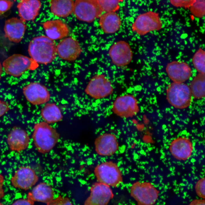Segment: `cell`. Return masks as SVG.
<instances>
[{
  "instance_id": "2e32d148",
  "label": "cell",
  "mask_w": 205,
  "mask_h": 205,
  "mask_svg": "<svg viewBox=\"0 0 205 205\" xmlns=\"http://www.w3.org/2000/svg\"><path fill=\"white\" fill-rule=\"evenodd\" d=\"M26 28V25L20 19L15 17L9 19L5 23V36L11 42L19 43L23 38Z\"/></svg>"
},
{
  "instance_id": "1f68e13d",
  "label": "cell",
  "mask_w": 205,
  "mask_h": 205,
  "mask_svg": "<svg viewBox=\"0 0 205 205\" xmlns=\"http://www.w3.org/2000/svg\"><path fill=\"white\" fill-rule=\"evenodd\" d=\"M47 205H73L69 198L60 195L47 204Z\"/></svg>"
},
{
  "instance_id": "4dcf8cb0",
  "label": "cell",
  "mask_w": 205,
  "mask_h": 205,
  "mask_svg": "<svg viewBox=\"0 0 205 205\" xmlns=\"http://www.w3.org/2000/svg\"><path fill=\"white\" fill-rule=\"evenodd\" d=\"M195 188L198 196L201 198H205V177L198 180L195 184Z\"/></svg>"
},
{
  "instance_id": "8fae6325",
  "label": "cell",
  "mask_w": 205,
  "mask_h": 205,
  "mask_svg": "<svg viewBox=\"0 0 205 205\" xmlns=\"http://www.w3.org/2000/svg\"><path fill=\"white\" fill-rule=\"evenodd\" d=\"M89 196L84 205H107L114 197L110 186L101 183H97L91 187Z\"/></svg>"
},
{
  "instance_id": "3957f363",
  "label": "cell",
  "mask_w": 205,
  "mask_h": 205,
  "mask_svg": "<svg viewBox=\"0 0 205 205\" xmlns=\"http://www.w3.org/2000/svg\"><path fill=\"white\" fill-rule=\"evenodd\" d=\"M2 65L7 74L15 77L20 76L28 70H34L38 66V63L31 58L19 54L8 57Z\"/></svg>"
},
{
  "instance_id": "d6986e66",
  "label": "cell",
  "mask_w": 205,
  "mask_h": 205,
  "mask_svg": "<svg viewBox=\"0 0 205 205\" xmlns=\"http://www.w3.org/2000/svg\"><path fill=\"white\" fill-rule=\"evenodd\" d=\"M95 144L96 151L101 155H111L118 148L116 138L111 134L106 133L100 135L96 139Z\"/></svg>"
},
{
  "instance_id": "f35d334b",
  "label": "cell",
  "mask_w": 205,
  "mask_h": 205,
  "mask_svg": "<svg viewBox=\"0 0 205 205\" xmlns=\"http://www.w3.org/2000/svg\"><path fill=\"white\" fill-rule=\"evenodd\" d=\"M3 71L2 67L1 64L0 62V79L1 78V75Z\"/></svg>"
},
{
  "instance_id": "30bf717a",
  "label": "cell",
  "mask_w": 205,
  "mask_h": 205,
  "mask_svg": "<svg viewBox=\"0 0 205 205\" xmlns=\"http://www.w3.org/2000/svg\"><path fill=\"white\" fill-rule=\"evenodd\" d=\"M112 108L114 113L124 118L132 116L139 111L137 100L130 95L122 96L117 98L114 101Z\"/></svg>"
},
{
  "instance_id": "ab89813d",
  "label": "cell",
  "mask_w": 205,
  "mask_h": 205,
  "mask_svg": "<svg viewBox=\"0 0 205 205\" xmlns=\"http://www.w3.org/2000/svg\"><path fill=\"white\" fill-rule=\"evenodd\" d=\"M0 205H3V204H2L1 203H0Z\"/></svg>"
},
{
  "instance_id": "e575fe53",
  "label": "cell",
  "mask_w": 205,
  "mask_h": 205,
  "mask_svg": "<svg viewBox=\"0 0 205 205\" xmlns=\"http://www.w3.org/2000/svg\"><path fill=\"white\" fill-rule=\"evenodd\" d=\"M9 109V104L5 101L0 100V117L7 112Z\"/></svg>"
},
{
  "instance_id": "60d3db41",
  "label": "cell",
  "mask_w": 205,
  "mask_h": 205,
  "mask_svg": "<svg viewBox=\"0 0 205 205\" xmlns=\"http://www.w3.org/2000/svg\"><path fill=\"white\" fill-rule=\"evenodd\" d=\"M13 0L14 1H15L16 0Z\"/></svg>"
},
{
  "instance_id": "e0dca14e",
  "label": "cell",
  "mask_w": 205,
  "mask_h": 205,
  "mask_svg": "<svg viewBox=\"0 0 205 205\" xmlns=\"http://www.w3.org/2000/svg\"><path fill=\"white\" fill-rule=\"evenodd\" d=\"M169 150L171 154L177 159L185 160L191 155L193 150L192 143L189 138L179 137L171 142Z\"/></svg>"
},
{
  "instance_id": "8992f818",
  "label": "cell",
  "mask_w": 205,
  "mask_h": 205,
  "mask_svg": "<svg viewBox=\"0 0 205 205\" xmlns=\"http://www.w3.org/2000/svg\"><path fill=\"white\" fill-rule=\"evenodd\" d=\"M94 173L98 182L117 187L122 182L121 172L117 165L112 161H106L97 166Z\"/></svg>"
},
{
  "instance_id": "836d02e7",
  "label": "cell",
  "mask_w": 205,
  "mask_h": 205,
  "mask_svg": "<svg viewBox=\"0 0 205 205\" xmlns=\"http://www.w3.org/2000/svg\"><path fill=\"white\" fill-rule=\"evenodd\" d=\"M14 2L11 0H0V15L9 10L12 7Z\"/></svg>"
},
{
  "instance_id": "cb8c5ba5",
  "label": "cell",
  "mask_w": 205,
  "mask_h": 205,
  "mask_svg": "<svg viewBox=\"0 0 205 205\" xmlns=\"http://www.w3.org/2000/svg\"><path fill=\"white\" fill-rule=\"evenodd\" d=\"M99 24L105 33L111 34L119 29L121 21L119 16L115 12H105L100 17Z\"/></svg>"
},
{
  "instance_id": "d4e9b609",
  "label": "cell",
  "mask_w": 205,
  "mask_h": 205,
  "mask_svg": "<svg viewBox=\"0 0 205 205\" xmlns=\"http://www.w3.org/2000/svg\"><path fill=\"white\" fill-rule=\"evenodd\" d=\"M74 2L73 0H50L51 11L57 16L65 17L73 12Z\"/></svg>"
},
{
  "instance_id": "83f0119b",
  "label": "cell",
  "mask_w": 205,
  "mask_h": 205,
  "mask_svg": "<svg viewBox=\"0 0 205 205\" xmlns=\"http://www.w3.org/2000/svg\"><path fill=\"white\" fill-rule=\"evenodd\" d=\"M192 62L198 72L205 74V50L199 48L194 55Z\"/></svg>"
},
{
  "instance_id": "d590c367",
  "label": "cell",
  "mask_w": 205,
  "mask_h": 205,
  "mask_svg": "<svg viewBox=\"0 0 205 205\" xmlns=\"http://www.w3.org/2000/svg\"><path fill=\"white\" fill-rule=\"evenodd\" d=\"M12 205H34V203L28 200L27 199L18 200L14 202Z\"/></svg>"
},
{
  "instance_id": "7402d4cb",
  "label": "cell",
  "mask_w": 205,
  "mask_h": 205,
  "mask_svg": "<svg viewBox=\"0 0 205 205\" xmlns=\"http://www.w3.org/2000/svg\"><path fill=\"white\" fill-rule=\"evenodd\" d=\"M43 26L47 36L53 40L65 37L69 32L67 25L59 20L47 21L43 23Z\"/></svg>"
},
{
  "instance_id": "6da1fadb",
  "label": "cell",
  "mask_w": 205,
  "mask_h": 205,
  "mask_svg": "<svg viewBox=\"0 0 205 205\" xmlns=\"http://www.w3.org/2000/svg\"><path fill=\"white\" fill-rule=\"evenodd\" d=\"M28 51L31 58L38 64H47L51 63L57 54L56 46L54 40L45 36L33 38L29 44Z\"/></svg>"
},
{
  "instance_id": "7c38bea8",
  "label": "cell",
  "mask_w": 205,
  "mask_h": 205,
  "mask_svg": "<svg viewBox=\"0 0 205 205\" xmlns=\"http://www.w3.org/2000/svg\"><path fill=\"white\" fill-rule=\"evenodd\" d=\"M38 177L34 170L28 167H20L15 172L11 183L15 187L26 190L38 181Z\"/></svg>"
},
{
  "instance_id": "ac0fdd59",
  "label": "cell",
  "mask_w": 205,
  "mask_h": 205,
  "mask_svg": "<svg viewBox=\"0 0 205 205\" xmlns=\"http://www.w3.org/2000/svg\"><path fill=\"white\" fill-rule=\"evenodd\" d=\"M167 73L174 82L183 83L188 80L192 75L191 69L186 63L175 61L169 63L166 68Z\"/></svg>"
},
{
  "instance_id": "52a82bcc",
  "label": "cell",
  "mask_w": 205,
  "mask_h": 205,
  "mask_svg": "<svg viewBox=\"0 0 205 205\" xmlns=\"http://www.w3.org/2000/svg\"><path fill=\"white\" fill-rule=\"evenodd\" d=\"M103 11L97 0H75L73 12L79 20L91 22L99 18Z\"/></svg>"
},
{
  "instance_id": "277c9868",
  "label": "cell",
  "mask_w": 205,
  "mask_h": 205,
  "mask_svg": "<svg viewBox=\"0 0 205 205\" xmlns=\"http://www.w3.org/2000/svg\"><path fill=\"white\" fill-rule=\"evenodd\" d=\"M190 88L183 83L173 82L170 84L167 90V99L175 108L183 109L188 107L192 101Z\"/></svg>"
},
{
  "instance_id": "4316f807",
  "label": "cell",
  "mask_w": 205,
  "mask_h": 205,
  "mask_svg": "<svg viewBox=\"0 0 205 205\" xmlns=\"http://www.w3.org/2000/svg\"><path fill=\"white\" fill-rule=\"evenodd\" d=\"M190 88L194 98L205 97V74L200 73L197 74L191 82Z\"/></svg>"
},
{
  "instance_id": "5bb4252c",
  "label": "cell",
  "mask_w": 205,
  "mask_h": 205,
  "mask_svg": "<svg viewBox=\"0 0 205 205\" xmlns=\"http://www.w3.org/2000/svg\"><path fill=\"white\" fill-rule=\"evenodd\" d=\"M109 54L113 63L118 66L128 64L132 59L131 48L129 44L124 41L114 43L110 48Z\"/></svg>"
},
{
  "instance_id": "484cf974",
  "label": "cell",
  "mask_w": 205,
  "mask_h": 205,
  "mask_svg": "<svg viewBox=\"0 0 205 205\" xmlns=\"http://www.w3.org/2000/svg\"><path fill=\"white\" fill-rule=\"evenodd\" d=\"M42 118L48 123H53L61 121L62 115L58 107L54 103L46 104L41 112Z\"/></svg>"
},
{
  "instance_id": "8d00e7d4",
  "label": "cell",
  "mask_w": 205,
  "mask_h": 205,
  "mask_svg": "<svg viewBox=\"0 0 205 205\" xmlns=\"http://www.w3.org/2000/svg\"><path fill=\"white\" fill-rule=\"evenodd\" d=\"M4 181L3 176L0 174V199L4 195V192L3 188V185Z\"/></svg>"
},
{
  "instance_id": "4fadbf2b",
  "label": "cell",
  "mask_w": 205,
  "mask_h": 205,
  "mask_svg": "<svg viewBox=\"0 0 205 205\" xmlns=\"http://www.w3.org/2000/svg\"><path fill=\"white\" fill-rule=\"evenodd\" d=\"M23 92L27 100L34 105L45 103L50 99L47 89L38 83H30L23 88Z\"/></svg>"
},
{
  "instance_id": "74e56055",
  "label": "cell",
  "mask_w": 205,
  "mask_h": 205,
  "mask_svg": "<svg viewBox=\"0 0 205 205\" xmlns=\"http://www.w3.org/2000/svg\"><path fill=\"white\" fill-rule=\"evenodd\" d=\"M189 205H205V200L195 199L192 201Z\"/></svg>"
},
{
  "instance_id": "d6a6232c",
  "label": "cell",
  "mask_w": 205,
  "mask_h": 205,
  "mask_svg": "<svg viewBox=\"0 0 205 205\" xmlns=\"http://www.w3.org/2000/svg\"><path fill=\"white\" fill-rule=\"evenodd\" d=\"M170 1L174 6L188 8L192 5L195 0H170Z\"/></svg>"
},
{
  "instance_id": "9c48e42d",
  "label": "cell",
  "mask_w": 205,
  "mask_h": 205,
  "mask_svg": "<svg viewBox=\"0 0 205 205\" xmlns=\"http://www.w3.org/2000/svg\"><path fill=\"white\" fill-rule=\"evenodd\" d=\"M113 88L109 80L104 75L98 74L93 77L86 88L87 93L95 99L102 98L110 95Z\"/></svg>"
},
{
  "instance_id": "f1b7e54d",
  "label": "cell",
  "mask_w": 205,
  "mask_h": 205,
  "mask_svg": "<svg viewBox=\"0 0 205 205\" xmlns=\"http://www.w3.org/2000/svg\"><path fill=\"white\" fill-rule=\"evenodd\" d=\"M102 11L115 12L119 8L120 3L123 0H97Z\"/></svg>"
},
{
  "instance_id": "44dd1931",
  "label": "cell",
  "mask_w": 205,
  "mask_h": 205,
  "mask_svg": "<svg viewBox=\"0 0 205 205\" xmlns=\"http://www.w3.org/2000/svg\"><path fill=\"white\" fill-rule=\"evenodd\" d=\"M39 0H21L17 7L20 19L24 22L34 19L41 7Z\"/></svg>"
},
{
  "instance_id": "5b68a950",
  "label": "cell",
  "mask_w": 205,
  "mask_h": 205,
  "mask_svg": "<svg viewBox=\"0 0 205 205\" xmlns=\"http://www.w3.org/2000/svg\"><path fill=\"white\" fill-rule=\"evenodd\" d=\"M159 191L151 183L136 182L132 185L130 194L138 205H154L159 196Z\"/></svg>"
},
{
  "instance_id": "f546056e",
  "label": "cell",
  "mask_w": 205,
  "mask_h": 205,
  "mask_svg": "<svg viewBox=\"0 0 205 205\" xmlns=\"http://www.w3.org/2000/svg\"><path fill=\"white\" fill-rule=\"evenodd\" d=\"M190 11L194 16L202 17L205 15V0H195L190 7Z\"/></svg>"
},
{
  "instance_id": "7a4b0ae2",
  "label": "cell",
  "mask_w": 205,
  "mask_h": 205,
  "mask_svg": "<svg viewBox=\"0 0 205 205\" xmlns=\"http://www.w3.org/2000/svg\"><path fill=\"white\" fill-rule=\"evenodd\" d=\"M34 129L32 137L38 151L42 153L48 152L58 142L59 134L44 122L35 124Z\"/></svg>"
},
{
  "instance_id": "ffe728a7",
  "label": "cell",
  "mask_w": 205,
  "mask_h": 205,
  "mask_svg": "<svg viewBox=\"0 0 205 205\" xmlns=\"http://www.w3.org/2000/svg\"><path fill=\"white\" fill-rule=\"evenodd\" d=\"M7 142L11 150L19 152L25 150L28 147L30 138L25 130L14 127L8 135Z\"/></svg>"
},
{
  "instance_id": "ba28073f",
  "label": "cell",
  "mask_w": 205,
  "mask_h": 205,
  "mask_svg": "<svg viewBox=\"0 0 205 205\" xmlns=\"http://www.w3.org/2000/svg\"><path fill=\"white\" fill-rule=\"evenodd\" d=\"M162 23L159 14L149 11L140 14L136 18L132 26V29L139 35H144L154 30H160Z\"/></svg>"
},
{
  "instance_id": "9a60e30c",
  "label": "cell",
  "mask_w": 205,
  "mask_h": 205,
  "mask_svg": "<svg viewBox=\"0 0 205 205\" xmlns=\"http://www.w3.org/2000/svg\"><path fill=\"white\" fill-rule=\"evenodd\" d=\"M56 49L57 53L60 58L69 61L75 60L82 51L78 41L71 37L62 40L58 44Z\"/></svg>"
},
{
  "instance_id": "603a6c76",
  "label": "cell",
  "mask_w": 205,
  "mask_h": 205,
  "mask_svg": "<svg viewBox=\"0 0 205 205\" xmlns=\"http://www.w3.org/2000/svg\"><path fill=\"white\" fill-rule=\"evenodd\" d=\"M54 192L52 188L48 184L40 183L34 187L27 195V199L34 203L39 202L46 204L54 199Z\"/></svg>"
}]
</instances>
